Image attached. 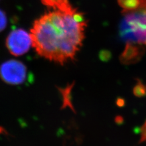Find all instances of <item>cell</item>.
I'll return each mask as SVG.
<instances>
[{
  "mask_svg": "<svg viewBox=\"0 0 146 146\" xmlns=\"http://www.w3.org/2000/svg\"><path fill=\"white\" fill-rule=\"evenodd\" d=\"M49 11L36 20L31 29L39 56L63 65L74 59L83 44L87 21L69 0H41Z\"/></svg>",
  "mask_w": 146,
  "mask_h": 146,
  "instance_id": "6da1fadb",
  "label": "cell"
},
{
  "mask_svg": "<svg viewBox=\"0 0 146 146\" xmlns=\"http://www.w3.org/2000/svg\"><path fill=\"white\" fill-rule=\"evenodd\" d=\"M120 26L122 38L127 42L144 44L146 40V0L136 11L122 12Z\"/></svg>",
  "mask_w": 146,
  "mask_h": 146,
  "instance_id": "7a4b0ae2",
  "label": "cell"
},
{
  "mask_svg": "<svg viewBox=\"0 0 146 146\" xmlns=\"http://www.w3.org/2000/svg\"><path fill=\"white\" fill-rule=\"evenodd\" d=\"M27 70L25 64L16 60L4 62L0 66V77L7 84L20 85L26 81Z\"/></svg>",
  "mask_w": 146,
  "mask_h": 146,
  "instance_id": "3957f363",
  "label": "cell"
},
{
  "mask_svg": "<svg viewBox=\"0 0 146 146\" xmlns=\"http://www.w3.org/2000/svg\"><path fill=\"white\" fill-rule=\"evenodd\" d=\"M6 45L13 56H22L29 51L31 46H33L31 34L22 29L13 30L7 36Z\"/></svg>",
  "mask_w": 146,
  "mask_h": 146,
  "instance_id": "277c9868",
  "label": "cell"
},
{
  "mask_svg": "<svg viewBox=\"0 0 146 146\" xmlns=\"http://www.w3.org/2000/svg\"><path fill=\"white\" fill-rule=\"evenodd\" d=\"M145 52L143 44L127 42L124 51L120 56V60L124 65H131L139 62Z\"/></svg>",
  "mask_w": 146,
  "mask_h": 146,
  "instance_id": "5b68a950",
  "label": "cell"
},
{
  "mask_svg": "<svg viewBox=\"0 0 146 146\" xmlns=\"http://www.w3.org/2000/svg\"><path fill=\"white\" fill-rule=\"evenodd\" d=\"M74 83L71 84H68L65 88H58V90L61 94L62 98V109H65L66 108H70L72 111L76 112L74 106L72 103L71 99V91L74 87Z\"/></svg>",
  "mask_w": 146,
  "mask_h": 146,
  "instance_id": "8992f818",
  "label": "cell"
},
{
  "mask_svg": "<svg viewBox=\"0 0 146 146\" xmlns=\"http://www.w3.org/2000/svg\"><path fill=\"white\" fill-rule=\"evenodd\" d=\"M144 0H117V3L122 9V12H131L138 9Z\"/></svg>",
  "mask_w": 146,
  "mask_h": 146,
  "instance_id": "52a82bcc",
  "label": "cell"
},
{
  "mask_svg": "<svg viewBox=\"0 0 146 146\" xmlns=\"http://www.w3.org/2000/svg\"><path fill=\"white\" fill-rule=\"evenodd\" d=\"M136 84L134 85L132 92L135 97L141 98L146 96V84L139 79H136Z\"/></svg>",
  "mask_w": 146,
  "mask_h": 146,
  "instance_id": "ba28073f",
  "label": "cell"
},
{
  "mask_svg": "<svg viewBox=\"0 0 146 146\" xmlns=\"http://www.w3.org/2000/svg\"><path fill=\"white\" fill-rule=\"evenodd\" d=\"M7 19L5 12L0 9V33L6 28Z\"/></svg>",
  "mask_w": 146,
  "mask_h": 146,
  "instance_id": "9c48e42d",
  "label": "cell"
},
{
  "mask_svg": "<svg viewBox=\"0 0 146 146\" xmlns=\"http://www.w3.org/2000/svg\"><path fill=\"white\" fill-rule=\"evenodd\" d=\"M146 143V119L140 128V137L139 144Z\"/></svg>",
  "mask_w": 146,
  "mask_h": 146,
  "instance_id": "30bf717a",
  "label": "cell"
},
{
  "mask_svg": "<svg viewBox=\"0 0 146 146\" xmlns=\"http://www.w3.org/2000/svg\"><path fill=\"white\" fill-rule=\"evenodd\" d=\"M125 102L124 99L122 98H118L116 100V105L119 107H122L125 106Z\"/></svg>",
  "mask_w": 146,
  "mask_h": 146,
  "instance_id": "8fae6325",
  "label": "cell"
},
{
  "mask_svg": "<svg viewBox=\"0 0 146 146\" xmlns=\"http://www.w3.org/2000/svg\"><path fill=\"white\" fill-rule=\"evenodd\" d=\"M115 122L117 124H121L124 122V119L121 116H117L115 118Z\"/></svg>",
  "mask_w": 146,
  "mask_h": 146,
  "instance_id": "7c38bea8",
  "label": "cell"
},
{
  "mask_svg": "<svg viewBox=\"0 0 146 146\" xmlns=\"http://www.w3.org/2000/svg\"><path fill=\"white\" fill-rule=\"evenodd\" d=\"M144 44L146 46V40H145V42H144Z\"/></svg>",
  "mask_w": 146,
  "mask_h": 146,
  "instance_id": "4fadbf2b",
  "label": "cell"
}]
</instances>
